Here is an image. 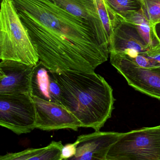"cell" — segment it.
I'll use <instances>...</instances> for the list:
<instances>
[{
  "label": "cell",
  "instance_id": "cell-17",
  "mask_svg": "<svg viewBox=\"0 0 160 160\" xmlns=\"http://www.w3.org/2000/svg\"><path fill=\"white\" fill-rule=\"evenodd\" d=\"M45 147L41 148H31L19 152L8 153L1 156L0 160H28L30 158L39 154L44 150Z\"/></svg>",
  "mask_w": 160,
  "mask_h": 160
},
{
  "label": "cell",
  "instance_id": "cell-9",
  "mask_svg": "<svg viewBox=\"0 0 160 160\" xmlns=\"http://www.w3.org/2000/svg\"><path fill=\"white\" fill-rule=\"evenodd\" d=\"M34 66L12 60H1L0 95H30Z\"/></svg>",
  "mask_w": 160,
  "mask_h": 160
},
{
  "label": "cell",
  "instance_id": "cell-16",
  "mask_svg": "<svg viewBox=\"0 0 160 160\" xmlns=\"http://www.w3.org/2000/svg\"><path fill=\"white\" fill-rule=\"evenodd\" d=\"M142 10L153 26L160 22V0H142Z\"/></svg>",
  "mask_w": 160,
  "mask_h": 160
},
{
  "label": "cell",
  "instance_id": "cell-12",
  "mask_svg": "<svg viewBox=\"0 0 160 160\" xmlns=\"http://www.w3.org/2000/svg\"><path fill=\"white\" fill-rule=\"evenodd\" d=\"M120 18L134 25L157 55L160 54V41L154 32V26L145 16L142 8L138 11L128 12Z\"/></svg>",
  "mask_w": 160,
  "mask_h": 160
},
{
  "label": "cell",
  "instance_id": "cell-13",
  "mask_svg": "<svg viewBox=\"0 0 160 160\" xmlns=\"http://www.w3.org/2000/svg\"><path fill=\"white\" fill-rule=\"evenodd\" d=\"M50 1L67 12L78 18L85 20L89 22V17L85 7V0Z\"/></svg>",
  "mask_w": 160,
  "mask_h": 160
},
{
  "label": "cell",
  "instance_id": "cell-5",
  "mask_svg": "<svg viewBox=\"0 0 160 160\" xmlns=\"http://www.w3.org/2000/svg\"><path fill=\"white\" fill-rule=\"evenodd\" d=\"M0 125L18 135L36 128L35 105L30 94L0 95Z\"/></svg>",
  "mask_w": 160,
  "mask_h": 160
},
{
  "label": "cell",
  "instance_id": "cell-11",
  "mask_svg": "<svg viewBox=\"0 0 160 160\" xmlns=\"http://www.w3.org/2000/svg\"><path fill=\"white\" fill-rule=\"evenodd\" d=\"M30 95L32 97L63 105L61 88L53 73L40 62L33 69Z\"/></svg>",
  "mask_w": 160,
  "mask_h": 160
},
{
  "label": "cell",
  "instance_id": "cell-20",
  "mask_svg": "<svg viewBox=\"0 0 160 160\" xmlns=\"http://www.w3.org/2000/svg\"><path fill=\"white\" fill-rule=\"evenodd\" d=\"M151 58H153L157 62V67H160V54L157 55L150 56Z\"/></svg>",
  "mask_w": 160,
  "mask_h": 160
},
{
  "label": "cell",
  "instance_id": "cell-21",
  "mask_svg": "<svg viewBox=\"0 0 160 160\" xmlns=\"http://www.w3.org/2000/svg\"><path fill=\"white\" fill-rule=\"evenodd\" d=\"M139 1H141V2H142V0H139Z\"/></svg>",
  "mask_w": 160,
  "mask_h": 160
},
{
  "label": "cell",
  "instance_id": "cell-6",
  "mask_svg": "<svg viewBox=\"0 0 160 160\" xmlns=\"http://www.w3.org/2000/svg\"><path fill=\"white\" fill-rule=\"evenodd\" d=\"M112 65L130 86L148 96L160 99V67L144 68L125 54L110 52Z\"/></svg>",
  "mask_w": 160,
  "mask_h": 160
},
{
  "label": "cell",
  "instance_id": "cell-10",
  "mask_svg": "<svg viewBox=\"0 0 160 160\" xmlns=\"http://www.w3.org/2000/svg\"><path fill=\"white\" fill-rule=\"evenodd\" d=\"M120 132L95 131L80 135L77 152L74 157L65 160H105L111 147L119 139Z\"/></svg>",
  "mask_w": 160,
  "mask_h": 160
},
{
  "label": "cell",
  "instance_id": "cell-7",
  "mask_svg": "<svg viewBox=\"0 0 160 160\" xmlns=\"http://www.w3.org/2000/svg\"><path fill=\"white\" fill-rule=\"evenodd\" d=\"M36 109V128L43 131L78 130L81 124L64 105L32 97Z\"/></svg>",
  "mask_w": 160,
  "mask_h": 160
},
{
  "label": "cell",
  "instance_id": "cell-15",
  "mask_svg": "<svg viewBox=\"0 0 160 160\" xmlns=\"http://www.w3.org/2000/svg\"><path fill=\"white\" fill-rule=\"evenodd\" d=\"M63 146L61 141H53L45 147L43 151L28 160H62L61 151Z\"/></svg>",
  "mask_w": 160,
  "mask_h": 160
},
{
  "label": "cell",
  "instance_id": "cell-8",
  "mask_svg": "<svg viewBox=\"0 0 160 160\" xmlns=\"http://www.w3.org/2000/svg\"><path fill=\"white\" fill-rule=\"evenodd\" d=\"M109 50L110 53L125 54L131 58L138 55H157L135 26L121 18L114 29L110 40Z\"/></svg>",
  "mask_w": 160,
  "mask_h": 160
},
{
  "label": "cell",
  "instance_id": "cell-18",
  "mask_svg": "<svg viewBox=\"0 0 160 160\" xmlns=\"http://www.w3.org/2000/svg\"><path fill=\"white\" fill-rule=\"evenodd\" d=\"M77 145L78 142L76 141L73 143L64 145L61 151V160H67L74 157L77 152Z\"/></svg>",
  "mask_w": 160,
  "mask_h": 160
},
{
  "label": "cell",
  "instance_id": "cell-2",
  "mask_svg": "<svg viewBox=\"0 0 160 160\" xmlns=\"http://www.w3.org/2000/svg\"><path fill=\"white\" fill-rule=\"evenodd\" d=\"M53 73L61 88L63 105L76 117L82 128L100 131L114 109L111 87L95 72L67 70Z\"/></svg>",
  "mask_w": 160,
  "mask_h": 160
},
{
  "label": "cell",
  "instance_id": "cell-19",
  "mask_svg": "<svg viewBox=\"0 0 160 160\" xmlns=\"http://www.w3.org/2000/svg\"><path fill=\"white\" fill-rule=\"evenodd\" d=\"M154 30L157 38L160 41V22L154 26Z\"/></svg>",
  "mask_w": 160,
  "mask_h": 160
},
{
  "label": "cell",
  "instance_id": "cell-14",
  "mask_svg": "<svg viewBox=\"0 0 160 160\" xmlns=\"http://www.w3.org/2000/svg\"><path fill=\"white\" fill-rule=\"evenodd\" d=\"M110 8L119 17L130 12H135L142 8L139 0H105Z\"/></svg>",
  "mask_w": 160,
  "mask_h": 160
},
{
  "label": "cell",
  "instance_id": "cell-3",
  "mask_svg": "<svg viewBox=\"0 0 160 160\" xmlns=\"http://www.w3.org/2000/svg\"><path fill=\"white\" fill-rule=\"evenodd\" d=\"M0 59L34 66L39 62L37 53L12 0H1Z\"/></svg>",
  "mask_w": 160,
  "mask_h": 160
},
{
  "label": "cell",
  "instance_id": "cell-4",
  "mask_svg": "<svg viewBox=\"0 0 160 160\" xmlns=\"http://www.w3.org/2000/svg\"><path fill=\"white\" fill-rule=\"evenodd\" d=\"M106 159L160 160V125L121 133Z\"/></svg>",
  "mask_w": 160,
  "mask_h": 160
},
{
  "label": "cell",
  "instance_id": "cell-22",
  "mask_svg": "<svg viewBox=\"0 0 160 160\" xmlns=\"http://www.w3.org/2000/svg\"><path fill=\"white\" fill-rule=\"evenodd\" d=\"M105 160H110L105 159Z\"/></svg>",
  "mask_w": 160,
  "mask_h": 160
},
{
  "label": "cell",
  "instance_id": "cell-1",
  "mask_svg": "<svg viewBox=\"0 0 160 160\" xmlns=\"http://www.w3.org/2000/svg\"><path fill=\"white\" fill-rule=\"evenodd\" d=\"M12 1L39 62L52 72H95L108 60L109 41L87 21L67 12L50 0Z\"/></svg>",
  "mask_w": 160,
  "mask_h": 160
}]
</instances>
